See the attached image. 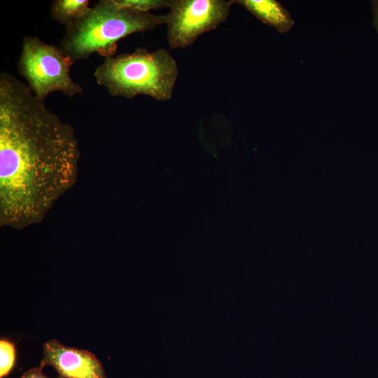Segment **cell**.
I'll use <instances>...</instances> for the list:
<instances>
[{
    "mask_svg": "<svg viewBox=\"0 0 378 378\" xmlns=\"http://www.w3.org/2000/svg\"><path fill=\"white\" fill-rule=\"evenodd\" d=\"M74 128L28 85L0 74V222L21 229L41 222L76 183Z\"/></svg>",
    "mask_w": 378,
    "mask_h": 378,
    "instance_id": "cell-1",
    "label": "cell"
},
{
    "mask_svg": "<svg viewBox=\"0 0 378 378\" xmlns=\"http://www.w3.org/2000/svg\"><path fill=\"white\" fill-rule=\"evenodd\" d=\"M165 23V16L114 7L100 0L78 20L66 27L59 48L74 62L97 52L113 56L117 42L137 32L154 29Z\"/></svg>",
    "mask_w": 378,
    "mask_h": 378,
    "instance_id": "cell-2",
    "label": "cell"
},
{
    "mask_svg": "<svg viewBox=\"0 0 378 378\" xmlns=\"http://www.w3.org/2000/svg\"><path fill=\"white\" fill-rule=\"evenodd\" d=\"M178 73L177 63L168 50L150 52L138 47L132 52L104 57L94 76L112 97L131 99L144 94L166 101L172 97Z\"/></svg>",
    "mask_w": 378,
    "mask_h": 378,
    "instance_id": "cell-3",
    "label": "cell"
},
{
    "mask_svg": "<svg viewBox=\"0 0 378 378\" xmlns=\"http://www.w3.org/2000/svg\"><path fill=\"white\" fill-rule=\"evenodd\" d=\"M74 62L59 48L46 43L36 36L23 38L18 71L27 81L34 94L44 101L58 91L69 97L81 94L82 86L70 75Z\"/></svg>",
    "mask_w": 378,
    "mask_h": 378,
    "instance_id": "cell-4",
    "label": "cell"
},
{
    "mask_svg": "<svg viewBox=\"0 0 378 378\" xmlns=\"http://www.w3.org/2000/svg\"><path fill=\"white\" fill-rule=\"evenodd\" d=\"M234 1L169 0L165 15L171 48L191 46L202 34L216 29L228 17Z\"/></svg>",
    "mask_w": 378,
    "mask_h": 378,
    "instance_id": "cell-5",
    "label": "cell"
},
{
    "mask_svg": "<svg viewBox=\"0 0 378 378\" xmlns=\"http://www.w3.org/2000/svg\"><path fill=\"white\" fill-rule=\"evenodd\" d=\"M40 367H53L59 378H106L104 368L89 351L64 346L52 339L43 346Z\"/></svg>",
    "mask_w": 378,
    "mask_h": 378,
    "instance_id": "cell-6",
    "label": "cell"
},
{
    "mask_svg": "<svg viewBox=\"0 0 378 378\" xmlns=\"http://www.w3.org/2000/svg\"><path fill=\"white\" fill-rule=\"evenodd\" d=\"M234 3L241 5L262 22L281 33L289 31L294 25L288 11L276 0H237Z\"/></svg>",
    "mask_w": 378,
    "mask_h": 378,
    "instance_id": "cell-7",
    "label": "cell"
},
{
    "mask_svg": "<svg viewBox=\"0 0 378 378\" xmlns=\"http://www.w3.org/2000/svg\"><path fill=\"white\" fill-rule=\"evenodd\" d=\"M88 0H55L50 6L52 20L64 25H71L90 8Z\"/></svg>",
    "mask_w": 378,
    "mask_h": 378,
    "instance_id": "cell-8",
    "label": "cell"
},
{
    "mask_svg": "<svg viewBox=\"0 0 378 378\" xmlns=\"http://www.w3.org/2000/svg\"><path fill=\"white\" fill-rule=\"evenodd\" d=\"M110 3L119 9H130L149 13L150 10L168 8L169 0H109Z\"/></svg>",
    "mask_w": 378,
    "mask_h": 378,
    "instance_id": "cell-9",
    "label": "cell"
},
{
    "mask_svg": "<svg viewBox=\"0 0 378 378\" xmlns=\"http://www.w3.org/2000/svg\"><path fill=\"white\" fill-rule=\"evenodd\" d=\"M15 358L14 344L6 340H0V377L8 374L12 370Z\"/></svg>",
    "mask_w": 378,
    "mask_h": 378,
    "instance_id": "cell-10",
    "label": "cell"
},
{
    "mask_svg": "<svg viewBox=\"0 0 378 378\" xmlns=\"http://www.w3.org/2000/svg\"><path fill=\"white\" fill-rule=\"evenodd\" d=\"M43 368H34L25 372L20 378H49L42 372Z\"/></svg>",
    "mask_w": 378,
    "mask_h": 378,
    "instance_id": "cell-11",
    "label": "cell"
},
{
    "mask_svg": "<svg viewBox=\"0 0 378 378\" xmlns=\"http://www.w3.org/2000/svg\"><path fill=\"white\" fill-rule=\"evenodd\" d=\"M372 8L373 25L378 31V0L372 1Z\"/></svg>",
    "mask_w": 378,
    "mask_h": 378,
    "instance_id": "cell-12",
    "label": "cell"
}]
</instances>
